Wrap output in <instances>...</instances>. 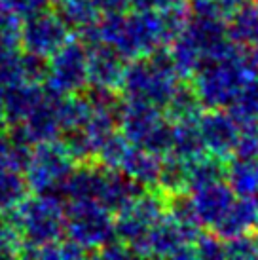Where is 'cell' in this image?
<instances>
[{
	"label": "cell",
	"instance_id": "cell-1",
	"mask_svg": "<svg viewBox=\"0 0 258 260\" xmlns=\"http://www.w3.org/2000/svg\"><path fill=\"white\" fill-rule=\"evenodd\" d=\"M101 30L103 38L123 57H148L152 51L167 46L162 15L152 8H137L129 15L110 12Z\"/></svg>",
	"mask_w": 258,
	"mask_h": 260
},
{
	"label": "cell",
	"instance_id": "cell-2",
	"mask_svg": "<svg viewBox=\"0 0 258 260\" xmlns=\"http://www.w3.org/2000/svg\"><path fill=\"white\" fill-rule=\"evenodd\" d=\"M180 82L182 80L173 67L169 51L162 46L148 57H137V61L125 67L120 86H123L127 99L164 109Z\"/></svg>",
	"mask_w": 258,
	"mask_h": 260
},
{
	"label": "cell",
	"instance_id": "cell-3",
	"mask_svg": "<svg viewBox=\"0 0 258 260\" xmlns=\"http://www.w3.org/2000/svg\"><path fill=\"white\" fill-rule=\"evenodd\" d=\"M249 73L252 71L247 67L243 50L224 57H205L192 74V87L203 109H228Z\"/></svg>",
	"mask_w": 258,
	"mask_h": 260
},
{
	"label": "cell",
	"instance_id": "cell-4",
	"mask_svg": "<svg viewBox=\"0 0 258 260\" xmlns=\"http://www.w3.org/2000/svg\"><path fill=\"white\" fill-rule=\"evenodd\" d=\"M122 129L129 145L146 148L159 156L169 152L171 120L159 107L129 99L122 110Z\"/></svg>",
	"mask_w": 258,
	"mask_h": 260
},
{
	"label": "cell",
	"instance_id": "cell-5",
	"mask_svg": "<svg viewBox=\"0 0 258 260\" xmlns=\"http://www.w3.org/2000/svg\"><path fill=\"white\" fill-rule=\"evenodd\" d=\"M165 196L154 192H141L131 203L120 209L116 232L129 247L131 254L144 256V238L154 224L164 217Z\"/></svg>",
	"mask_w": 258,
	"mask_h": 260
},
{
	"label": "cell",
	"instance_id": "cell-6",
	"mask_svg": "<svg viewBox=\"0 0 258 260\" xmlns=\"http://www.w3.org/2000/svg\"><path fill=\"white\" fill-rule=\"evenodd\" d=\"M198 129L207 154L228 161L239 133V123L226 109H207L198 118Z\"/></svg>",
	"mask_w": 258,
	"mask_h": 260
},
{
	"label": "cell",
	"instance_id": "cell-7",
	"mask_svg": "<svg viewBox=\"0 0 258 260\" xmlns=\"http://www.w3.org/2000/svg\"><path fill=\"white\" fill-rule=\"evenodd\" d=\"M144 256H164V258H196L194 241L186 238L180 226L173 220L167 211L152 226L144 238Z\"/></svg>",
	"mask_w": 258,
	"mask_h": 260
},
{
	"label": "cell",
	"instance_id": "cell-8",
	"mask_svg": "<svg viewBox=\"0 0 258 260\" xmlns=\"http://www.w3.org/2000/svg\"><path fill=\"white\" fill-rule=\"evenodd\" d=\"M190 198H192L194 209H196L201 226L211 230L226 215V211L236 200V194L228 186V182L220 179V181H215L207 186L190 192Z\"/></svg>",
	"mask_w": 258,
	"mask_h": 260
},
{
	"label": "cell",
	"instance_id": "cell-9",
	"mask_svg": "<svg viewBox=\"0 0 258 260\" xmlns=\"http://www.w3.org/2000/svg\"><path fill=\"white\" fill-rule=\"evenodd\" d=\"M258 228V203L254 198H241L236 196L234 203L230 205L218 222L211 228L213 234L226 241L232 238H239V236H247V234H254Z\"/></svg>",
	"mask_w": 258,
	"mask_h": 260
},
{
	"label": "cell",
	"instance_id": "cell-10",
	"mask_svg": "<svg viewBox=\"0 0 258 260\" xmlns=\"http://www.w3.org/2000/svg\"><path fill=\"white\" fill-rule=\"evenodd\" d=\"M162 156L154 152L141 148V146H129L122 159V171L139 182L143 188H156L159 175Z\"/></svg>",
	"mask_w": 258,
	"mask_h": 260
},
{
	"label": "cell",
	"instance_id": "cell-11",
	"mask_svg": "<svg viewBox=\"0 0 258 260\" xmlns=\"http://www.w3.org/2000/svg\"><path fill=\"white\" fill-rule=\"evenodd\" d=\"M226 37L239 48L251 46L258 38V2L245 0L226 19Z\"/></svg>",
	"mask_w": 258,
	"mask_h": 260
},
{
	"label": "cell",
	"instance_id": "cell-12",
	"mask_svg": "<svg viewBox=\"0 0 258 260\" xmlns=\"http://www.w3.org/2000/svg\"><path fill=\"white\" fill-rule=\"evenodd\" d=\"M169 154L184 159V161H192V159L200 158L201 154H205L200 129H198V120L171 122Z\"/></svg>",
	"mask_w": 258,
	"mask_h": 260
},
{
	"label": "cell",
	"instance_id": "cell-13",
	"mask_svg": "<svg viewBox=\"0 0 258 260\" xmlns=\"http://www.w3.org/2000/svg\"><path fill=\"white\" fill-rule=\"evenodd\" d=\"M144 188L135 182L131 177L127 175H118V173H110L105 175L101 179V186H99V194L103 198V203L107 205L108 209L120 211L123 209L127 203H131L137 196L143 192Z\"/></svg>",
	"mask_w": 258,
	"mask_h": 260
},
{
	"label": "cell",
	"instance_id": "cell-14",
	"mask_svg": "<svg viewBox=\"0 0 258 260\" xmlns=\"http://www.w3.org/2000/svg\"><path fill=\"white\" fill-rule=\"evenodd\" d=\"M78 236L86 243H107L112 236V222L108 213L95 203H86L78 213Z\"/></svg>",
	"mask_w": 258,
	"mask_h": 260
},
{
	"label": "cell",
	"instance_id": "cell-15",
	"mask_svg": "<svg viewBox=\"0 0 258 260\" xmlns=\"http://www.w3.org/2000/svg\"><path fill=\"white\" fill-rule=\"evenodd\" d=\"M91 76L101 87H114L122 84L123 78V55L114 48H99L91 55Z\"/></svg>",
	"mask_w": 258,
	"mask_h": 260
},
{
	"label": "cell",
	"instance_id": "cell-16",
	"mask_svg": "<svg viewBox=\"0 0 258 260\" xmlns=\"http://www.w3.org/2000/svg\"><path fill=\"white\" fill-rule=\"evenodd\" d=\"M224 181L234 190L236 196L241 198H254L258 194V169L256 161L251 159H228L224 169Z\"/></svg>",
	"mask_w": 258,
	"mask_h": 260
},
{
	"label": "cell",
	"instance_id": "cell-17",
	"mask_svg": "<svg viewBox=\"0 0 258 260\" xmlns=\"http://www.w3.org/2000/svg\"><path fill=\"white\" fill-rule=\"evenodd\" d=\"M226 110L236 118L237 123L258 122V73L245 76Z\"/></svg>",
	"mask_w": 258,
	"mask_h": 260
},
{
	"label": "cell",
	"instance_id": "cell-18",
	"mask_svg": "<svg viewBox=\"0 0 258 260\" xmlns=\"http://www.w3.org/2000/svg\"><path fill=\"white\" fill-rule=\"evenodd\" d=\"M224 169L226 161L211 156L207 152L192 161H186V192H194L198 188L224 179Z\"/></svg>",
	"mask_w": 258,
	"mask_h": 260
},
{
	"label": "cell",
	"instance_id": "cell-19",
	"mask_svg": "<svg viewBox=\"0 0 258 260\" xmlns=\"http://www.w3.org/2000/svg\"><path fill=\"white\" fill-rule=\"evenodd\" d=\"M164 109L167 112L165 116L171 122H179V120H198L203 112V105L198 99L194 87L180 82Z\"/></svg>",
	"mask_w": 258,
	"mask_h": 260
},
{
	"label": "cell",
	"instance_id": "cell-20",
	"mask_svg": "<svg viewBox=\"0 0 258 260\" xmlns=\"http://www.w3.org/2000/svg\"><path fill=\"white\" fill-rule=\"evenodd\" d=\"M156 188H159V192L165 198L186 192V161L173 156L169 152L164 154L162 164H159V175Z\"/></svg>",
	"mask_w": 258,
	"mask_h": 260
},
{
	"label": "cell",
	"instance_id": "cell-21",
	"mask_svg": "<svg viewBox=\"0 0 258 260\" xmlns=\"http://www.w3.org/2000/svg\"><path fill=\"white\" fill-rule=\"evenodd\" d=\"M232 158L251 159V161L258 159V122L239 123V133Z\"/></svg>",
	"mask_w": 258,
	"mask_h": 260
},
{
	"label": "cell",
	"instance_id": "cell-22",
	"mask_svg": "<svg viewBox=\"0 0 258 260\" xmlns=\"http://www.w3.org/2000/svg\"><path fill=\"white\" fill-rule=\"evenodd\" d=\"M224 256L226 258H258V241L254 234H247V236H239V238H232L224 241Z\"/></svg>",
	"mask_w": 258,
	"mask_h": 260
},
{
	"label": "cell",
	"instance_id": "cell-23",
	"mask_svg": "<svg viewBox=\"0 0 258 260\" xmlns=\"http://www.w3.org/2000/svg\"><path fill=\"white\" fill-rule=\"evenodd\" d=\"M194 254L196 258H207V260H216V258H226L224 256V241L216 234H205L201 232L200 236L194 241Z\"/></svg>",
	"mask_w": 258,
	"mask_h": 260
},
{
	"label": "cell",
	"instance_id": "cell-24",
	"mask_svg": "<svg viewBox=\"0 0 258 260\" xmlns=\"http://www.w3.org/2000/svg\"><path fill=\"white\" fill-rule=\"evenodd\" d=\"M188 4V0H150L152 10L158 12H165V10H175V8H184Z\"/></svg>",
	"mask_w": 258,
	"mask_h": 260
},
{
	"label": "cell",
	"instance_id": "cell-25",
	"mask_svg": "<svg viewBox=\"0 0 258 260\" xmlns=\"http://www.w3.org/2000/svg\"><path fill=\"white\" fill-rule=\"evenodd\" d=\"M249 51L245 53V61H247V67H249V71L252 73H258V38L251 46H247Z\"/></svg>",
	"mask_w": 258,
	"mask_h": 260
},
{
	"label": "cell",
	"instance_id": "cell-26",
	"mask_svg": "<svg viewBox=\"0 0 258 260\" xmlns=\"http://www.w3.org/2000/svg\"><path fill=\"white\" fill-rule=\"evenodd\" d=\"M97 4L107 8L108 12H122L127 4V0H97Z\"/></svg>",
	"mask_w": 258,
	"mask_h": 260
}]
</instances>
